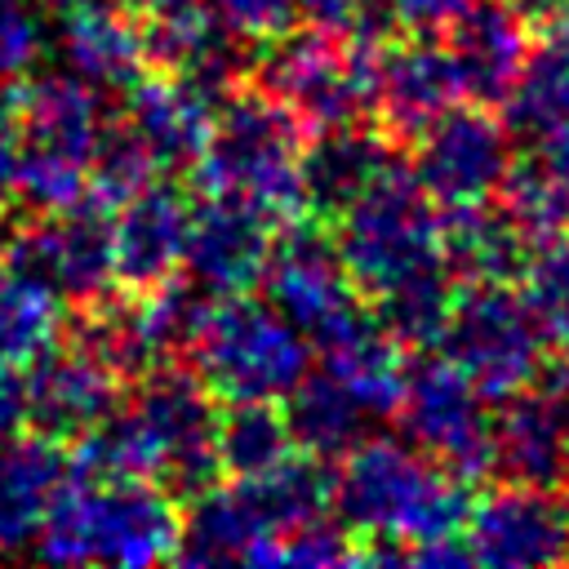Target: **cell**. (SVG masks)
Instances as JSON below:
<instances>
[{
    "label": "cell",
    "mask_w": 569,
    "mask_h": 569,
    "mask_svg": "<svg viewBox=\"0 0 569 569\" xmlns=\"http://www.w3.org/2000/svg\"><path fill=\"white\" fill-rule=\"evenodd\" d=\"M333 507L338 520L365 542L387 538L422 547L462 533L471 493L467 480L436 467L422 449L391 436H360L333 476Z\"/></svg>",
    "instance_id": "1"
},
{
    "label": "cell",
    "mask_w": 569,
    "mask_h": 569,
    "mask_svg": "<svg viewBox=\"0 0 569 569\" xmlns=\"http://www.w3.org/2000/svg\"><path fill=\"white\" fill-rule=\"evenodd\" d=\"M182 511L156 480H80L71 476L49 502L31 551L53 565L147 569L173 560Z\"/></svg>",
    "instance_id": "2"
},
{
    "label": "cell",
    "mask_w": 569,
    "mask_h": 569,
    "mask_svg": "<svg viewBox=\"0 0 569 569\" xmlns=\"http://www.w3.org/2000/svg\"><path fill=\"white\" fill-rule=\"evenodd\" d=\"M302 124L262 89L227 93L204 151L196 156V187L204 196H231L267 213L271 222H293L307 213L302 200Z\"/></svg>",
    "instance_id": "3"
},
{
    "label": "cell",
    "mask_w": 569,
    "mask_h": 569,
    "mask_svg": "<svg viewBox=\"0 0 569 569\" xmlns=\"http://www.w3.org/2000/svg\"><path fill=\"white\" fill-rule=\"evenodd\" d=\"M378 49L382 40L373 31L338 36L325 27H307V31L284 27L267 40L253 80L311 138L338 124H356L373 111Z\"/></svg>",
    "instance_id": "4"
},
{
    "label": "cell",
    "mask_w": 569,
    "mask_h": 569,
    "mask_svg": "<svg viewBox=\"0 0 569 569\" xmlns=\"http://www.w3.org/2000/svg\"><path fill=\"white\" fill-rule=\"evenodd\" d=\"M338 262L356 293H382L396 280L445 262L440 253V209L418 187L413 169L391 156V164L338 213L333 236Z\"/></svg>",
    "instance_id": "5"
},
{
    "label": "cell",
    "mask_w": 569,
    "mask_h": 569,
    "mask_svg": "<svg viewBox=\"0 0 569 569\" xmlns=\"http://www.w3.org/2000/svg\"><path fill=\"white\" fill-rule=\"evenodd\" d=\"M191 369L213 400H284L311 369V342L267 298H218L191 338Z\"/></svg>",
    "instance_id": "6"
},
{
    "label": "cell",
    "mask_w": 569,
    "mask_h": 569,
    "mask_svg": "<svg viewBox=\"0 0 569 569\" xmlns=\"http://www.w3.org/2000/svg\"><path fill=\"white\" fill-rule=\"evenodd\" d=\"M436 342L489 405L516 396L520 387H533V378L542 373V333L533 329L511 284H458Z\"/></svg>",
    "instance_id": "7"
},
{
    "label": "cell",
    "mask_w": 569,
    "mask_h": 569,
    "mask_svg": "<svg viewBox=\"0 0 569 569\" xmlns=\"http://www.w3.org/2000/svg\"><path fill=\"white\" fill-rule=\"evenodd\" d=\"M213 298L196 289L187 276H169L151 289H133V298H98L80 325V347L107 365L116 378H142L164 365L169 351L191 347L209 316Z\"/></svg>",
    "instance_id": "8"
},
{
    "label": "cell",
    "mask_w": 569,
    "mask_h": 569,
    "mask_svg": "<svg viewBox=\"0 0 569 569\" xmlns=\"http://www.w3.org/2000/svg\"><path fill=\"white\" fill-rule=\"evenodd\" d=\"M400 422L413 449L458 480H485L493 471V413L476 382L449 360L427 356L405 369Z\"/></svg>",
    "instance_id": "9"
},
{
    "label": "cell",
    "mask_w": 569,
    "mask_h": 569,
    "mask_svg": "<svg viewBox=\"0 0 569 569\" xmlns=\"http://www.w3.org/2000/svg\"><path fill=\"white\" fill-rule=\"evenodd\" d=\"M133 409L160 445V489H169L173 498H196L218 480V405L196 369H147Z\"/></svg>",
    "instance_id": "10"
},
{
    "label": "cell",
    "mask_w": 569,
    "mask_h": 569,
    "mask_svg": "<svg viewBox=\"0 0 569 569\" xmlns=\"http://www.w3.org/2000/svg\"><path fill=\"white\" fill-rule=\"evenodd\" d=\"M413 178L436 200V209L485 204L498 196L511 169V129L489 107H449L418 138Z\"/></svg>",
    "instance_id": "11"
},
{
    "label": "cell",
    "mask_w": 569,
    "mask_h": 569,
    "mask_svg": "<svg viewBox=\"0 0 569 569\" xmlns=\"http://www.w3.org/2000/svg\"><path fill=\"white\" fill-rule=\"evenodd\" d=\"M4 262L40 276L62 298L89 307V302L107 298L111 284H116L111 209H102L84 196L80 204L40 213L36 222H27L9 236Z\"/></svg>",
    "instance_id": "12"
},
{
    "label": "cell",
    "mask_w": 569,
    "mask_h": 569,
    "mask_svg": "<svg viewBox=\"0 0 569 569\" xmlns=\"http://www.w3.org/2000/svg\"><path fill=\"white\" fill-rule=\"evenodd\" d=\"M258 284L267 289V302L307 342H320L333 325H342L360 307L356 284L347 280L338 262L333 240L307 218H293L284 222L280 236H271V253H267Z\"/></svg>",
    "instance_id": "13"
},
{
    "label": "cell",
    "mask_w": 569,
    "mask_h": 569,
    "mask_svg": "<svg viewBox=\"0 0 569 569\" xmlns=\"http://www.w3.org/2000/svg\"><path fill=\"white\" fill-rule=\"evenodd\" d=\"M462 542L471 565L489 569L569 565V502H560L556 489L511 480L471 502Z\"/></svg>",
    "instance_id": "14"
},
{
    "label": "cell",
    "mask_w": 569,
    "mask_h": 569,
    "mask_svg": "<svg viewBox=\"0 0 569 569\" xmlns=\"http://www.w3.org/2000/svg\"><path fill=\"white\" fill-rule=\"evenodd\" d=\"M271 218L231 196H204L191 204L182 276L204 289L213 302L258 289L267 253H271Z\"/></svg>",
    "instance_id": "15"
},
{
    "label": "cell",
    "mask_w": 569,
    "mask_h": 569,
    "mask_svg": "<svg viewBox=\"0 0 569 569\" xmlns=\"http://www.w3.org/2000/svg\"><path fill=\"white\" fill-rule=\"evenodd\" d=\"M462 98V76L449 49L431 40V31H409V40L378 49L373 111L387 138L413 142L431 120H440Z\"/></svg>",
    "instance_id": "16"
},
{
    "label": "cell",
    "mask_w": 569,
    "mask_h": 569,
    "mask_svg": "<svg viewBox=\"0 0 569 569\" xmlns=\"http://www.w3.org/2000/svg\"><path fill=\"white\" fill-rule=\"evenodd\" d=\"M9 129L18 151L76 160L89 169L93 142L107 124L98 89L76 80L71 71H31L18 80V89L4 98Z\"/></svg>",
    "instance_id": "17"
},
{
    "label": "cell",
    "mask_w": 569,
    "mask_h": 569,
    "mask_svg": "<svg viewBox=\"0 0 569 569\" xmlns=\"http://www.w3.org/2000/svg\"><path fill=\"white\" fill-rule=\"evenodd\" d=\"M142 49L151 67L209 89L218 102L240 89V36H231L204 0H169L151 9L142 27Z\"/></svg>",
    "instance_id": "18"
},
{
    "label": "cell",
    "mask_w": 569,
    "mask_h": 569,
    "mask_svg": "<svg viewBox=\"0 0 569 569\" xmlns=\"http://www.w3.org/2000/svg\"><path fill=\"white\" fill-rule=\"evenodd\" d=\"M445 27V49L462 76V93L480 107H502L533 44V27L511 0H467Z\"/></svg>",
    "instance_id": "19"
},
{
    "label": "cell",
    "mask_w": 569,
    "mask_h": 569,
    "mask_svg": "<svg viewBox=\"0 0 569 569\" xmlns=\"http://www.w3.org/2000/svg\"><path fill=\"white\" fill-rule=\"evenodd\" d=\"M191 200L173 182H147L124 204L111 209V253H116V284L151 289L182 271Z\"/></svg>",
    "instance_id": "20"
},
{
    "label": "cell",
    "mask_w": 569,
    "mask_h": 569,
    "mask_svg": "<svg viewBox=\"0 0 569 569\" xmlns=\"http://www.w3.org/2000/svg\"><path fill=\"white\" fill-rule=\"evenodd\" d=\"M493 418V467L516 485L556 489L569 480V391L560 387H520L498 400Z\"/></svg>",
    "instance_id": "21"
},
{
    "label": "cell",
    "mask_w": 569,
    "mask_h": 569,
    "mask_svg": "<svg viewBox=\"0 0 569 569\" xmlns=\"http://www.w3.org/2000/svg\"><path fill=\"white\" fill-rule=\"evenodd\" d=\"M27 369H31V373H22V382H27V422H36L53 440L84 436L120 400V391H116L120 378L107 365H98L84 347H58L53 342Z\"/></svg>",
    "instance_id": "22"
},
{
    "label": "cell",
    "mask_w": 569,
    "mask_h": 569,
    "mask_svg": "<svg viewBox=\"0 0 569 569\" xmlns=\"http://www.w3.org/2000/svg\"><path fill=\"white\" fill-rule=\"evenodd\" d=\"M218 98L182 76H138L124 89V120L129 129L151 147L160 169H182L196 164V156L209 142Z\"/></svg>",
    "instance_id": "23"
},
{
    "label": "cell",
    "mask_w": 569,
    "mask_h": 569,
    "mask_svg": "<svg viewBox=\"0 0 569 569\" xmlns=\"http://www.w3.org/2000/svg\"><path fill=\"white\" fill-rule=\"evenodd\" d=\"M311 351H320L325 373L365 409V418H391L400 409L405 396V356L400 342L373 320V311L356 307L342 325H333L320 342H311Z\"/></svg>",
    "instance_id": "24"
},
{
    "label": "cell",
    "mask_w": 569,
    "mask_h": 569,
    "mask_svg": "<svg viewBox=\"0 0 569 569\" xmlns=\"http://www.w3.org/2000/svg\"><path fill=\"white\" fill-rule=\"evenodd\" d=\"M49 44L58 49L62 71H71L98 93H124L138 76H147L142 27L116 4H89L62 13Z\"/></svg>",
    "instance_id": "25"
},
{
    "label": "cell",
    "mask_w": 569,
    "mask_h": 569,
    "mask_svg": "<svg viewBox=\"0 0 569 569\" xmlns=\"http://www.w3.org/2000/svg\"><path fill=\"white\" fill-rule=\"evenodd\" d=\"M71 476V453L44 431H18L0 445V551H31L49 502Z\"/></svg>",
    "instance_id": "26"
},
{
    "label": "cell",
    "mask_w": 569,
    "mask_h": 569,
    "mask_svg": "<svg viewBox=\"0 0 569 569\" xmlns=\"http://www.w3.org/2000/svg\"><path fill=\"white\" fill-rule=\"evenodd\" d=\"M387 133L338 124L325 133H311V147H302V200L316 218H338L387 164H391Z\"/></svg>",
    "instance_id": "27"
},
{
    "label": "cell",
    "mask_w": 569,
    "mask_h": 569,
    "mask_svg": "<svg viewBox=\"0 0 569 569\" xmlns=\"http://www.w3.org/2000/svg\"><path fill=\"white\" fill-rule=\"evenodd\" d=\"M529 240L525 231L502 213L485 204H462V209H440V253L445 267L458 284L471 280H493V284H511L529 258Z\"/></svg>",
    "instance_id": "28"
},
{
    "label": "cell",
    "mask_w": 569,
    "mask_h": 569,
    "mask_svg": "<svg viewBox=\"0 0 569 569\" xmlns=\"http://www.w3.org/2000/svg\"><path fill=\"white\" fill-rule=\"evenodd\" d=\"M507 129L525 138H547L569 124V9L542 22V36L529 44L525 67L507 93Z\"/></svg>",
    "instance_id": "29"
},
{
    "label": "cell",
    "mask_w": 569,
    "mask_h": 569,
    "mask_svg": "<svg viewBox=\"0 0 569 569\" xmlns=\"http://www.w3.org/2000/svg\"><path fill=\"white\" fill-rule=\"evenodd\" d=\"M284 422L293 445H302L311 458H342L360 436H365V409L320 369L302 373L298 387L284 396Z\"/></svg>",
    "instance_id": "30"
},
{
    "label": "cell",
    "mask_w": 569,
    "mask_h": 569,
    "mask_svg": "<svg viewBox=\"0 0 569 569\" xmlns=\"http://www.w3.org/2000/svg\"><path fill=\"white\" fill-rule=\"evenodd\" d=\"M62 293L40 276L4 262L0 267V360L31 365L62 338Z\"/></svg>",
    "instance_id": "31"
},
{
    "label": "cell",
    "mask_w": 569,
    "mask_h": 569,
    "mask_svg": "<svg viewBox=\"0 0 569 569\" xmlns=\"http://www.w3.org/2000/svg\"><path fill=\"white\" fill-rule=\"evenodd\" d=\"M71 471L80 480H156L160 485V445L138 409H111L84 436H76Z\"/></svg>",
    "instance_id": "32"
},
{
    "label": "cell",
    "mask_w": 569,
    "mask_h": 569,
    "mask_svg": "<svg viewBox=\"0 0 569 569\" xmlns=\"http://www.w3.org/2000/svg\"><path fill=\"white\" fill-rule=\"evenodd\" d=\"M458 280L449 276L445 262L422 267L405 280H396L391 289L373 293V320L400 342V347H431L445 329L449 302H453Z\"/></svg>",
    "instance_id": "33"
},
{
    "label": "cell",
    "mask_w": 569,
    "mask_h": 569,
    "mask_svg": "<svg viewBox=\"0 0 569 569\" xmlns=\"http://www.w3.org/2000/svg\"><path fill=\"white\" fill-rule=\"evenodd\" d=\"M293 453V436L284 422V409L276 400H231L227 413H218V462L231 476H258L271 471Z\"/></svg>",
    "instance_id": "34"
},
{
    "label": "cell",
    "mask_w": 569,
    "mask_h": 569,
    "mask_svg": "<svg viewBox=\"0 0 569 569\" xmlns=\"http://www.w3.org/2000/svg\"><path fill=\"white\" fill-rule=\"evenodd\" d=\"M160 164L151 156V147L129 129V120H107L93 156H89V200L102 209L124 204L133 191H142L147 182H156Z\"/></svg>",
    "instance_id": "35"
},
{
    "label": "cell",
    "mask_w": 569,
    "mask_h": 569,
    "mask_svg": "<svg viewBox=\"0 0 569 569\" xmlns=\"http://www.w3.org/2000/svg\"><path fill=\"white\" fill-rule=\"evenodd\" d=\"M516 280H520L516 293H520L533 329L542 333V342L569 347V240L551 236V240L533 244Z\"/></svg>",
    "instance_id": "36"
},
{
    "label": "cell",
    "mask_w": 569,
    "mask_h": 569,
    "mask_svg": "<svg viewBox=\"0 0 569 569\" xmlns=\"http://www.w3.org/2000/svg\"><path fill=\"white\" fill-rule=\"evenodd\" d=\"M502 213L525 231L529 244H542L551 236H565V204H560V187L547 173V164L538 160H511L507 178H502Z\"/></svg>",
    "instance_id": "37"
},
{
    "label": "cell",
    "mask_w": 569,
    "mask_h": 569,
    "mask_svg": "<svg viewBox=\"0 0 569 569\" xmlns=\"http://www.w3.org/2000/svg\"><path fill=\"white\" fill-rule=\"evenodd\" d=\"M49 13L40 0H0V80L31 76L49 53Z\"/></svg>",
    "instance_id": "38"
},
{
    "label": "cell",
    "mask_w": 569,
    "mask_h": 569,
    "mask_svg": "<svg viewBox=\"0 0 569 569\" xmlns=\"http://www.w3.org/2000/svg\"><path fill=\"white\" fill-rule=\"evenodd\" d=\"M356 533L329 516H316L284 533L280 542V565H307V569H329V565H356Z\"/></svg>",
    "instance_id": "39"
},
{
    "label": "cell",
    "mask_w": 569,
    "mask_h": 569,
    "mask_svg": "<svg viewBox=\"0 0 569 569\" xmlns=\"http://www.w3.org/2000/svg\"><path fill=\"white\" fill-rule=\"evenodd\" d=\"M213 9V18L240 36V40H271L276 31H284L298 13L293 0H204Z\"/></svg>",
    "instance_id": "40"
},
{
    "label": "cell",
    "mask_w": 569,
    "mask_h": 569,
    "mask_svg": "<svg viewBox=\"0 0 569 569\" xmlns=\"http://www.w3.org/2000/svg\"><path fill=\"white\" fill-rule=\"evenodd\" d=\"M293 4L311 27H325V31H338V36H356V31L378 36V27L387 18L382 0H293Z\"/></svg>",
    "instance_id": "41"
},
{
    "label": "cell",
    "mask_w": 569,
    "mask_h": 569,
    "mask_svg": "<svg viewBox=\"0 0 569 569\" xmlns=\"http://www.w3.org/2000/svg\"><path fill=\"white\" fill-rule=\"evenodd\" d=\"M467 0H382L387 22H400L405 31H436L445 27Z\"/></svg>",
    "instance_id": "42"
},
{
    "label": "cell",
    "mask_w": 569,
    "mask_h": 569,
    "mask_svg": "<svg viewBox=\"0 0 569 569\" xmlns=\"http://www.w3.org/2000/svg\"><path fill=\"white\" fill-rule=\"evenodd\" d=\"M22 427H27V382L18 365L0 360V445L13 440Z\"/></svg>",
    "instance_id": "43"
},
{
    "label": "cell",
    "mask_w": 569,
    "mask_h": 569,
    "mask_svg": "<svg viewBox=\"0 0 569 569\" xmlns=\"http://www.w3.org/2000/svg\"><path fill=\"white\" fill-rule=\"evenodd\" d=\"M13 196H18V142H13L9 111H4V98H0V218L9 213Z\"/></svg>",
    "instance_id": "44"
},
{
    "label": "cell",
    "mask_w": 569,
    "mask_h": 569,
    "mask_svg": "<svg viewBox=\"0 0 569 569\" xmlns=\"http://www.w3.org/2000/svg\"><path fill=\"white\" fill-rule=\"evenodd\" d=\"M542 164L560 187V204H565V231H569V142L565 138H542Z\"/></svg>",
    "instance_id": "45"
},
{
    "label": "cell",
    "mask_w": 569,
    "mask_h": 569,
    "mask_svg": "<svg viewBox=\"0 0 569 569\" xmlns=\"http://www.w3.org/2000/svg\"><path fill=\"white\" fill-rule=\"evenodd\" d=\"M511 4L520 9V18L529 27H542V22H551V18H560L569 9V0H511Z\"/></svg>",
    "instance_id": "46"
},
{
    "label": "cell",
    "mask_w": 569,
    "mask_h": 569,
    "mask_svg": "<svg viewBox=\"0 0 569 569\" xmlns=\"http://www.w3.org/2000/svg\"><path fill=\"white\" fill-rule=\"evenodd\" d=\"M560 351H565V356H560V360L551 365L547 382H551V387H560V391H569V347H560Z\"/></svg>",
    "instance_id": "47"
},
{
    "label": "cell",
    "mask_w": 569,
    "mask_h": 569,
    "mask_svg": "<svg viewBox=\"0 0 569 569\" xmlns=\"http://www.w3.org/2000/svg\"><path fill=\"white\" fill-rule=\"evenodd\" d=\"M53 13H71V9H89V4H116V0H40Z\"/></svg>",
    "instance_id": "48"
},
{
    "label": "cell",
    "mask_w": 569,
    "mask_h": 569,
    "mask_svg": "<svg viewBox=\"0 0 569 569\" xmlns=\"http://www.w3.org/2000/svg\"><path fill=\"white\" fill-rule=\"evenodd\" d=\"M129 13H151V9H160V4H169V0H120Z\"/></svg>",
    "instance_id": "49"
},
{
    "label": "cell",
    "mask_w": 569,
    "mask_h": 569,
    "mask_svg": "<svg viewBox=\"0 0 569 569\" xmlns=\"http://www.w3.org/2000/svg\"><path fill=\"white\" fill-rule=\"evenodd\" d=\"M547 138H565V142H569V124H560V129H551ZM538 142H542V138H538Z\"/></svg>",
    "instance_id": "50"
}]
</instances>
